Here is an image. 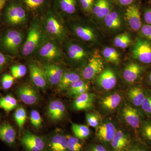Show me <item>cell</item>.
I'll return each mask as SVG.
<instances>
[{
	"label": "cell",
	"instance_id": "6da1fadb",
	"mask_svg": "<svg viewBox=\"0 0 151 151\" xmlns=\"http://www.w3.org/2000/svg\"><path fill=\"white\" fill-rule=\"evenodd\" d=\"M40 22L47 35L60 45L67 40V27L63 22L62 18L55 11H47L42 17Z\"/></svg>",
	"mask_w": 151,
	"mask_h": 151
},
{
	"label": "cell",
	"instance_id": "7a4b0ae2",
	"mask_svg": "<svg viewBox=\"0 0 151 151\" xmlns=\"http://www.w3.org/2000/svg\"><path fill=\"white\" fill-rule=\"evenodd\" d=\"M45 34L37 18L33 20L30 26L26 38L21 48V52L24 57L34 55L43 41Z\"/></svg>",
	"mask_w": 151,
	"mask_h": 151
},
{
	"label": "cell",
	"instance_id": "3957f363",
	"mask_svg": "<svg viewBox=\"0 0 151 151\" xmlns=\"http://www.w3.org/2000/svg\"><path fill=\"white\" fill-rule=\"evenodd\" d=\"M34 56L42 63H58L62 61L65 57L60 45L46 34Z\"/></svg>",
	"mask_w": 151,
	"mask_h": 151
},
{
	"label": "cell",
	"instance_id": "277c9868",
	"mask_svg": "<svg viewBox=\"0 0 151 151\" xmlns=\"http://www.w3.org/2000/svg\"><path fill=\"white\" fill-rule=\"evenodd\" d=\"M63 43L64 56L73 65H83L91 57L90 50L81 42L67 39Z\"/></svg>",
	"mask_w": 151,
	"mask_h": 151
},
{
	"label": "cell",
	"instance_id": "5b68a950",
	"mask_svg": "<svg viewBox=\"0 0 151 151\" xmlns=\"http://www.w3.org/2000/svg\"><path fill=\"white\" fill-rule=\"evenodd\" d=\"M24 40V34L22 32L9 30L0 37V49L7 54L17 55Z\"/></svg>",
	"mask_w": 151,
	"mask_h": 151
},
{
	"label": "cell",
	"instance_id": "8992f818",
	"mask_svg": "<svg viewBox=\"0 0 151 151\" xmlns=\"http://www.w3.org/2000/svg\"><path fill=\"white\" fill-rule=\"evenodd\" d=\"M68 29L78 39L83 42L94 43L97 40L96 32L87 24L81 22H72L68 23Z\"/></svg>",
	"mask_w": 151,
	"mask_h": 151
},
{
	"label": "cell",
	"instance_id": "52a82bcc",
	"mask_svg": "<svg viewBox=\"0 0 151 151\" xmlns=\"http://www.w3.org/2000/svg\"><path fill=\"white\" fill-rule=\"evenodd\" d=\"M132 54L141 63L151 64V42L146 39L138 38L132 46Z\"/></svg>",
	"mask_w": 151,
	"mask_h": 151
},
{
	"label": "cell",
	"instance_id": "ba28073f",
	"mask_svg": "<svg viewBox=\"0 0 151 151\" xmlns=\"http://www.w3.org/2000/svg\"><path fill=\"white\" fill-rule=\"evenodd\" d=\"M6 20L12 26L21 25L27 22V14L24 9L19 4L12 3L6 8Z\"/></svg>",
	"mask_w": 151,
	"mask_h": 151
},
{
	"label": "cell",
	"instance_id": "9c48e42d",
	"mask_svg": "<svg viewBox=\"0 0 151 151\" xmlns=\"http://www.w3.org/2000/svg\"><path fill=\"white\" fill-rule=\"evenodd\" d=\"M47 83L52 86L58 85L64 73L63 68L57 63H42L40 66Z\"/></svg>",
	"mask_w": 151,
	"mask_h": 151
},
{
	"label": "cell",
	"instance_id": "30bf717a",
	"mask_svg": "<svg viewBox=\"0 0 151 151\" xmlns=\"http://www.w3.org/2000/svg\"><path fill=\"white\" fill-rule=\"evenodd\" d=\"M104 69V64L101 57L97 55H93L83 69L82 76L86 80H92L99 75Z\"/></svg>",
	"mask_w": 151,
	"mask_h": 151
},
{
	"label": "cell",
	"instance_id": "8fae6325",
	"mask_svg": "<svg viewBox=\"0 0 151 151\" xmlns=\"http://www.w3.org/2000/svg\"><path fill=\"white\" fill-rule=\"evenodd\" d=\"M21 142L27 151H45L46 150V144L43 139L28 130L25 132Z\"/></svg>",
	"mask_w": 151,
	"mask_h": 151
},
{
	"label": "cell",
	"instance_id": "7c38bea8",
	"mask_svg": "<svg viewBox=\"0 0 151 151\" xmlns=\"http://www.w3.org/2000/svg\"><path fill=\"white\" fill-rule=\"evenodd\" d=\"M17 94L19 99L28 105H34L37 103L39 99L37 90L29 84H24L19 87Z\"/></svg>",
	"mask_w": 151,
	"mask_h": 151
},
{
	"label": "cell",
	"instance_id": "4fadbf2b",
	"mask_svg": "<svg viewBox=\"0 0 151 151\" xmlns=\"http://www.w3.org/2000/svg\"><path fill=\"white\" fill-rule=\"evenodd\" d=\"M28 67L33 84L38 88L45 91L48 84L40 66L35 62H31Z\"/></svg>",
	"mask_w": 151,
	"mask_h": 151
},
{
	"label": "cell",
	"instance_id": "5bb4252c",
	"mask_svg": "<svg viewBox=\"0 0 151 151\" xmlns=\"http://www.w3.org/2000/svg\"><path fill=\"white\" fill-rule=\"evenodd\" d=\"M122 116L125 122L133 129H139L140 127L142 118L139 111L136 108L130 105H125L122 111Z\"/></svg>",
	"mask_w": 151,
	"mask_h": 151
},
{
	"label": "cell",
	"instance_id": "9a60e30c",
	"mask_svg": "<svg viewBox=\"0 0 151 151\" xmlns=\"http://www.w3.org/2000/svg\"><path fill=\"white\" fill-rule=\"evenodd\" d=\"M125 18L129 27L134 31L141 29L142 27L141 14L137 6L132 4L129 6L125 13Z\"/></svg>",
	"mask_w": 151,
	"mask_h": 151
},
{
	"label": "cell",
	"instance_id": "2e32d148",
	"mask_svg": "<svg viewBox=\"0 0 151 151\" xmlns=\"http://www.w3.org/2000/svg\"><path fill=\"white\" fill-rule=\"evenodd\" d=\"M115 73L110 68L104 69L97 76L96 82L97 85L105 90H111L117 84Z\"/></svg>",
	"mask_w": 151,
	"mask_h": 151
},
{
	"label": "cell",
	"instance_id": "e0dca14e",
	"mask_svg": "<svg viewBox=\"0 0 151 151\" xmlns=\"http://www.w3.org/2000/svg\"><path fill=\"white\" fill-rule=\"evenodd\" d=\"M55 11L62 18L63 16L71 15L76 10V0H53Z\"/></svg>",
	"mask_w": 151,
	"mask_h": 151
},
{
	"label": "cell",
	"instance_id": "ac0fdd59",
	"mask_svg": "<svg viewBox=\"0 0 151 151\" xmlns=\"http://www.w3.org/2000/svg\"><path fill=\"white\" fill-rule=\"evenodd\" d=\"M142 65L134 62H131L126 65L123 71V77L129 83H134L139 80L144 72Z\"/></svg>",
	"mask_w": 151,
	"mask_h": 151
},
{
	"label": "cell",
	"instance_id": "d6986e66",
	"mask_svg": "<svg viewBox=\"0 0 151 151\" xmlns=\"http://www.w3.org/2000/svg\"><path fill=\"white\" fill-rule=\"evenodd\" d=\"M129 135L124 131L117 130L111 142V145L114 151H122L129 144Z\"/></svg>",
	"mask_w": 151,
	"mask_h": 151
},
{
	"label": "cell",
	"instance_id": "ffe728a7",
	"mask_svg": "<svg viewBox=\"0 0 151 151\" xmlns=\"http://www.w3.org/2000/svg\"><path fill=\"white\" fill-rule=\"evenodd\" d=\"M47 114L49 118L52 121H60L65 116V105L60 100H53L49 104Z\"/></svg>",
	"mask_w": 151,
	"mask_h": 151
},
{
	"label": "cell",
	"instance_id": "44dd1931",
	"mask_svg": "<svg viewBox=\"0 0 151 151\" xmlns=\"http://www.w3.org/2000/svg\"><path fill=\"white\" fill-rule=\"evenodd\" d=\"M115 125L111 122H105L97 129L96 135L100 140L105 142H110L116 132Z\"/></svg>",
	"mask_w": 151,
	"mask_h": 151
},
{
	"label": "cell",
	"instance_id": "7402d4cb",
	"mask_svg": "<svg viewBox=\"0 0 151 151\" xmlns=\"http://www.w3.org/2000/svg\"><path fill=\"white\" fill-rule=\"evenodd\" d=\"M94 94L87 92H84L76 97L73 107L77 111L88 110L92 108L94 100Z\"/></svg>",
	"mask_w": 151,
	"mask_h": 151
},
{
	"label": "cell",
	"instance_id": "603a6c76",
	"mask_svg": "<svg viewBox=\"0 0 151 151\" xmlns=\"http://www.w3.org/2000/svg\"><path fill=\"white\" fill-rule=\"evenodd\" d=\"M50 151H68L66 137L58 132L52 135L48 143Z\"/></svg>",
	"mask_w": 151,
	"mask_h": 151
},
{
	"label": "cell",
	"instance_id": "cb8c5ba5",
	"mask_svg": "<svg viewBox=\"0 0 151 151\" xmlns=\"http://www.w3.org/2000/svg\"><path fill=\"white\" fill-rule=\"evenodd\" d=\"M0 139L10 146L15 145L16 139V132L12 126L4 124L0 127Z\"/></svg>",
	"mask_w": 151,
	"mask_h": 151
},
{
	"label": "cell",
	"instance_id": "d4e9b609",
	"mask_svg": "<svg viewBox=\"0 0 151 151\" xmlns=\"http://www.w3.org/2000/svg\"><path fill=\"white\" fill-rule=\"evenodd\" d=\"M127 94L133 106L141 107L145 96V90L139 86H135L129 89Z\"/></svg>",
	"mask_w": 151,
	"mask_h": 151
},
{
	"label": "cell",
	"instance_id": "484cf974",
	"mask_svg": "<svg viewBox=\"0 0 151 151\" xmlns=\"http://www.w3.org/2000/svg\"><path fill=\"white\" fill-rule=\"evenodd\" d=\"M122 100V96L120 94L113 93L105 96L102 99L101 105L107 111H114L120 105Z\"/></svg>",
	"mask_w": 151,
	"mask_h": 151
},
{
	"label": "cell",
	"instance_id": "4316f807",
	"mask_svg": "<svg viewBox=\"0 0 151 151\" xmlns=\"http://www.w3.org/2000/svg\"><path fill=\"white\" fill-rule=\"evenodd\" d=\"M105 25L109 29L117 30L120 29L122 25L121 17L117 12H111L104 18Z\"/></svg>",
	"mask_w": 151,
	"mask_h": 151
},
{
	"label": "cell",
	"instance_id": "83f0119b",
	"mask_svg": "<svg viewBox=\"0 0 151 151\" xmlns=\"http://www.w3.org/2000/svg\"><path fill=\"white\" fill-rule=\"evenodd\" d=\"M80 79H81V77L77 73L74 72H64L61 80L58 85V87L60 90L67 89L72 83Z\"/></svg>",
	"mask_w": 151,
	"mask_h": 151
},
{
	"label": "cell",
	"instance_id": "f1b7e54d",
	"mask_svg": "<svg viewBox=\"0 0 151 151\" xmlns=\"http://www.w3.org/2000/svg\"><path fill=\"white\" fill-rule=\"evenodd\" d=\"M26 8L32 14L40 12L44 7L46 0H22Z\"/></svg>",
	"mask_w": 151,
	"mask_h": 151
},
{
	"label": "cell",
	"instance_id": "f546056e",
	"mask_svg": "<svg viewBox=\"0 0 151 151\" xmlns=\"http://www.w3.org/2000/svg\"><path fill=\"white\" fill-rule=\"evenodd\" d=\"M18 105L16 99L11 94H9L0 98V108L6 112L12 111Z\"/></svg>",
	"mask_w": 151,
	"mask_h": 151
},
{
	"label": "cell",
	"instance_id": "4dcf8cb0",
	"mask_svg": "<svg viewBox=\"0 0 151 151\" xmlns=\"http://www.w3.org/2000/svg\"><path fill=\"white\" fill-rule=\"evenodd\" d=\"M103 55L105 59L108 62L116 64H118L120 62V54L113 47H105L103 50Z\"/></svg>",
	"mask_w": 151,
	"mask_h": 151
},
{
	"label": "cell",
	"instance_id": "1f68e13d",
	"mask_svg": "<svg viewBox=\"0 0 151 151\" xmlns=\"http://www.w3.org/2000/svg\"><path fill=\"white\" fill-rule=\"evenodd\" d=\"M71 128L75 137L78 139H83L90 134V130L85 125L72 124Z\"/></svg>",
	"mask_w": 151,
	"mask_h": 151
},
{
	"label": "cell",
	"instance_id": "d6a6232c",
	"mask_svg": "<svg viewBox=\"0 0 151 151\" xmlns=\"http://www.w3.org/2000/svg\"><path fill=\"white\" fill-rule=\"evenodd\" d=\"M132 40L129 35L128 33H124L114 38V44L116 47L124 49L129 46Z\"/></svg>",
	"mask_w": 151,
	"mask_h": 151
},
{
	"label": "cell",
	"instance_id": "836d02e7",
	"mask_svg": "<svg viewBox=\"0 0 151 151\" xmlns=\"http://www.w3.org/2000/svg\"><path fill=\"white\" fill-rule=\"evenodd\" d=\"M27 116L26 111L22 107L17 108L14 114V118L20 129H21L25 123Z\"/></svg>",
	"mask_w": 151,
	"mask_h": 151
},
{
	"label": "cell",
	"instance_id": "e575fe53",
	"mask_svg": "<svg viewBox=\"0 0 151 151\" xmlns=\"http://www.w3.org/2000/svg\"><path fill=\"white\" fill-rule=\"evenodd\" d=\"M65 137L67 139L68 151H81L82 145L78 138L70 135H66Z\"/></svg>",
	"mask_w": 151,
	"mask_h": 151
},
{
	"label": "cell",
	"instance_id": "d590c367",
	"mask_svg": "<svg viewBox=\"0 0 151 151\" xmlns=\"http://www.w3.org/2000/svg\"><path fill=\"white\" fill-rule=\"evenodd\" d=\"M145 99L141 108L143 112L151 117V91L150 89L145 90Z\"/></svg>",
	"mask_w": 151,
	"mask_h": 151
},
{
	"label": "cell",
	"instance_id": "8d00e7d4",
	"mask_svg": "<svg viewBox=\"0 0 151 151\" xmlns=\"http://www.w3.org/2000/svg\"><path fill=\"white\" fill-rule=\"evenodd\" d=\"M140 128L144 138L151 142V119H146L143 121Z\"/></svg>",
	"mask_w": 151,
	"mask_h": 151
},
{
	"label": "cell",
	"instance_id": "74e56055",
	"mask_svg": "<svg viewBox=\"0 0 151 151\" xmlns=\"http://www.w3.org/2000/svg\"><path fill=\"white\" fill-rule=\"evenodd\" d=\"M12 75L14 78H19L24 76L27 72V68L23 64L12 65L11 68Z\"/></svg>",
	"mask_w": 151,
	"mask_h": 151
},
{
	"label": "cell",
	"instance_id": "f35d334b",
	"mask_svg": "<svg viewBox=\"0 0 151 151\" xmlns=\"http://www.w3.org/2000/svg\"><path fill=\"white\" fill-rule=\"evenodd\" d=\"M86 119L87 124L90 127L96 128L99 126L100 117L97 114L94 113H86Z\"/></svg>",
	"mask_w": 151,
	"mask_h": 151
},
{
	"label": "cell",
	"instance_id": "ab89813d",
	"mask_svg": "<svg viewBox=\"0 0 151 151\" xmlns=\"http://www.w3.org/2000/svg\"><path fill=\"white\" fill-rule=\"evenodd\" d=\"M30 121L36 128H40L42 124V119L40 114L37 110H32L30 114Z\"/></svg>",
	"mask_w": 151,
	"mask_h": 151
},
{
	"label": "cell",
	"instance_id": "60d3db41",
	"mask_svg": "<svg viewBox=\"0 0 151 151\" xmlns=\"http://www.w3.org/2000/svg\"><path fill=\"white\" fill-rule=\"evenodd\" d=\"M14 82V77L13 76L8 73L3 75L1 80L2 86L5 90L10 89L12 86Z\"/></svg>",
	"mask_w": 151,
	"mask_h": 151
},
{
	"label": "cell",
	"instance_id": "b9f144b4",
	"mask_svg": "<svg viewBox=\"0 0 151 151\" xmlns=\"http://www.w3.org/2000/svg\"><path fill=\"white\" fill-rule=\"evenodd\" d=\"M87 86H89V85L86 81L82 80V79H80L72 83L69 86L67 89L68 90V92H71L76 90V89H79L81 87Z\"/></svg>",
	"mask_w": 151,
	"mask_h": 151
},
{
	"label": "cell",
	"instance_id": "7bdbcfd3",
	"mask_svg": "<svg viewBox=\"0 0 151 151\" xmlns=\"http://www.w3.org/2000/svg\"><path fill=\"white\" fill-rule=\"evenodd\" d=\"M110 12V5L109 2L108 0H104L101 12L97 17L98 19H104Z\"/></svg>",
	"mask_w": 151,
	"mask_h": 151
},
{
	"label": "cell",
	"instance_id": "ee69618b",
	"mask_svg": "<svg viewBox=\"0 0 151 151\" xmlns=\"http://www.w3.org/2000/svg\"><path fill=\"white\" fill-rule=\"evenodd\" d=\"M141 32L142 35L146 39L151 42V25L144 24L141 28Z\"/></svg>",
	"mask_w": 151,
	"mask_h": 151
},
{
	"label": "cell",
	"instance_id": "f6af8a7d",
	"mask_svg": "<svg viewBox=\"0 0 151 151\" xmlns=\"http://www.w3.org/2000/svg\"><path fill=\"white\" fill-rule=\"evenodd\" d=\"M89 89V86H84V87H81V88L72 91V92H68V94L70 96L76 97L84 92H88Z\"/></svg>",
	"mask_w": 151,
	"mask_h": 151
},
{
	"label": "cell",
	"instance_id": "bcb514c9",
	"mask_svg": "<svg viewBox=\"0 0 151 151\" xmlns=\"http://www.w3.org/2000/svg\"><path fill=\"white\" fill-rule=\"evenodd\" d=\"M9 60V58L5 55L0 52V71L7 64Z\"/></svg>",
	"mask_w": 151,
	"mask_h": 151
},
{
	"label": "cell",
	"instance_id": "7dc6e473",
	"mask_svg": "<svg viewBox=\"0 0 151 151\" xmlns=\"http://www.w3.org/2000/svg\"><path fill=\"white\" fill-rule=\"evenodd\" d=\"M144 18L147 24L151 25V8L146 10L144 13Z\"/></svg>",
	"mask_w": 151,
	"mask_h": 151
},
{
	"label": "cell",
	"instance_id": "c3c4849f",
	"mask_svg": "<svg viewBox=\"0 0 151 151\" xmlns=\"http://www.w3.org/2000/svg\"><path fill=\"white\" fill-rule=\"evenodd\" d=\"M120 5L123 6H130L132 4L134 0H116Z\"/></svg>",
	"mask_w": 151,
	"mask_h": 151
},
{
	"label": "cell",
	"instance_id": "681fc988",
	"mask_svg": "<svg viewBox=\"0 0 151 151\" xmlns=\"http://www.w3.org/2000/svg\"><path fill=\"white\" fill-rule=\"evenodd\" d=\"M90 151H107L103 146L101 145H96L92 146Z\"/></svg>",
	"mask_w": 151,
	"mask_h": 151
},
{
	"label": "cell",
	"instance_id": "f907efd6",
	"mask_svg": "<svg viewBox=\"0 0 151 151\" xmlns=\"http://www.w3.org/2000/svg\"><path fill=\"white\" fill-rule=\"evenodd\" d=\"M129 151H148L146 148L141 146H136L130 149Z\"/></svg>",
	"mask_w": 151,
	"mask_h": 151
},
{
	"label": "cell",
	"instance_id": "816d5d0a",
	"mask_svg": "<svg viewBox=\"0 0 151 151\" xmlns=\"http://www.w3.org/2000/svg\"><path fill=\"white\" fill-rule=\"evenodd\" d=\"M6 0H0V11L2 9L4 6Z\"/></svg>",
	"mask_w": 151,
	"mask_h": 151
},
{
	"label": "cell",
	"instance_id": "f5cc1de1",
	"mask_svg": "<svg viewBox=\"0 0 151 151\" xmlns=\"http://www.w3.org/2000/svg\"><path fill=\"white\" fill-rule=\"evenodd\" d=\"M148 81L149 83L151 85V72L149 73L148 75Z\"/></svg>",
	"mask_w": 151,
	"mask_h": 151
},
{
	"label": "cell",
	"instance_id": "db71d44e",
	"mask_svg": "<svg viewBox=\"0 0 151 151\" xmlns=\"http://www.w3.org/2000/svg\"><path fill=\"white\" fill-rule=\"evenodd\" d=\"M92 1V0H79V1H80V3L84 2L86 1Z\"/></svg>",
	"mask_w": 151,
	"mask_h": 151
}]
</instances>
